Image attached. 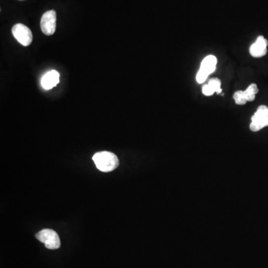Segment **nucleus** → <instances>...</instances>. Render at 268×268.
I'll return each instance as SVG.
<instances>
[{"label": "nucleus", "instance_id": "obj_4", "mask_svg": "<svg viewBox=\"0 0 268 268\" xmlns=\"http://www.w3.org/2000/svg\"><path fill=\"white\" fill-rule=\"evenodd\" d=\"M250 129L253 132H257L265 127H268V108L261 105L258 108L254 115L252 116Z\"/></svg>", "mask_w": 268, "mask_h": 268}, {"label": "nucleus", "instance_id": "obj_12", "mask_svg": "<svg viewBox=\"0 0 268 268\" xmlns=\"http://www.w3.org/2000/svg\"><path fill=\"white\" fill-rule=\"evenodd\" d=\"M246 89H247V91L254 95H256L259 93V88H258V86L256 83H252Z\"/></svg>", "mask_w": 268, "mask_h": 268}, {"label": "nucleus", "instance_id": "obj_10", "mask_svg": "<svg viewBox=\"0 0 268 268\" xmlns=\"http://www.w3.org/2000/svg\"><path fill=\"white\" fill-rule=\"evenodd\" d=\"M208 84L213 89L215 93L220 94V93L222 92V89H221V81L219 78L214 77V78L210 79Z\"/></svg>", "mask_w": 268, "mask_h": 268}, {"label": "nucleus", "instance_id": "obj_14", "mask_svg": "<svg viewBox=\"0 0 268 268\" xmlns=\"http://www.w3.org/2000/svg\"><path fill=\"white\" fill-rule=\"evenodd\" d=\"M20 1H25V0H20Z\"/></svg>", "mask_w": 268, "mask_h": 268}, {"label": "nucleus", "instance_id": "obj_1", "mask_svg": "<svg viewBox=\"0 0 268 268\" xmlns=\"http://www.w3.org/2000/svg\"><path fill=\"white\" fill-rule=\"evenodd\" d=\"M96 167L102 172H110L118 166V157L112 152H102L95 153L93 156Z\"/></svg>", "mask_w": 268, "mask_h": 268}, {"label": "nucleus", "instance_id": "obj_6", "mask_svg": "<svg viewBox=\"0 0 268 268\" xmlns=\"http://www.w3.org/2000/svg\"><path fill=\"white\" fill-rule=\"evenodd\" d=\"M57 15L56 12L54 10L46 11L40 20V28L42 33L44 35H53L56 29Z\"/></svg>", "mask_w": 268, "mask_h": 268}, {"label": "nucleus", "instance_id": "obj_11", "mask_svg": "<svg viewBox=\"0 0 268 268\" xmlns=\"http://www.w3.org/2000/svg\"><path fill=\"white\" fill-rule=\"evenodd\" d=\"M202 92L206 96H210L215 93L213 89L209 84H205L202 88Z\"/></svg>", "mask_w": 268, "mask_h": 268}, {"label": "nucleus", "instance_id": "obj_3", "mask_svg": "<svg viewBox=\"0 0 268 268\" xmlns=\"http://www.w3.org/2000/svg\"><path fill=\"white\" fill-rule=\"evenodd\" d=\"M216 57L214 55H208L202 61L200 70L196 76V80L197 83H202L206 81L209 75L215 72L217 66Z\"/></svg>", "mask_w": 268, "mask_h": 268}, {"label": "nucleus", "instance_id": "obj_9", "mask_svg": "<svg viewBox=\"0 0 268 268\" xmlns=\"http://www.w3.org/2000/svg\"><path fill=\"white\" fill-rule=\"evenodd\" d=\"M233 99L235 104L238 105H244L247 102L244 91H242V90H238V91L235 92L233 95Z\"/></svg>", "mask_w": 268, "mask_h": 268}, {"label": "nucleus", "instance_id": "obj_13", "mask_svg": "<svg viewBox=\"0 0 268 268\" xmlns=\"http://www.w3.org/2000/svg\"><path fill=\"white\" fill-rule=\"evenodd\" d=\"M244 94H245L246 99H247V102H253L256 99V95L253 94V93H250L247 91V89L244 90Z\"/></svg>", "mask_w": 268, "mask_h": 268}, {"label": "nucleus", "instance_id": "obj_2", "mask_svg": "<svg viewBox=\"0 0 268 268\" xmlns=\"http://www.w3.org/2000/svg\"><path fill=\"white\" fill-rule=\"evenodd\" d=\"M37 239L43 243L46 248L49 250H56L61 246V240L58 233L50 229H45L36 234Z\"/></svg>", "mask_w": 268, "mask_h": 268}, {"label": "nucleus", "instance_id": "obj_8", "mask_svg": "<svg viewBox=\"0 0 268 268\" xmlns=\"http://www.w3.org/2000/svg\"><path fill=\"white\" fill-rule=\"evenodd\" d=\"M60 81V75L55 70H51L42 76L41 85L45 89H51L56 86Z\"/></svg>", "mask_w": 268, "mask_h": 268}, {"label": "nucleus", "instance_id": "obj_5", "mask_svg": "<svg viewBox=\"0 0 268 268\" xmlns=\"http://www.w3.org/2000/svg\"><path fill=\"white\" fill-rule=\"evenodd\" d=\"M12 34L14 38L23 46H28L33 39L32 31L22 23H17L12 28Z\"/></svg>", "mask_w": 268, "mask_h": 268}, {"label": "nucleus", "instance_id": "obj_7", "mask_svg": "<svg viewBox=\"0 0 268 268\" xmlns=\"http://www.w3.org/2000/svg\"><path fill=\"white\" fill-rule=\"evenodd\" d=\"M268 39L263 36L258 37L256 42L250 46V54L253 58H262L266 55L268 52Z\"/></svg>", "mask_w": 268, "mask_h": 268}]
</instances>
